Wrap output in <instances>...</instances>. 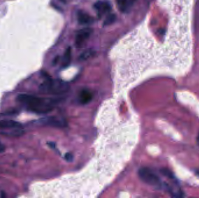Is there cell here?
<instances>
[{
	"label": "cell",
	"instance_id": "cell-1",
	"mask_svg": "<svg viewBox=\"0 0 199 198\" xmlns=\"http://www.w3.org/2000/svg\"><path fill=\"white\" fill-rule=\"evenodd\" d=\"M16 101L25 105L30 112L38 115H44L51 112L54 109L57 100L50 98L22 94L18 95Z\"/></svg>",
	"mask_w": 199,
	"mask_h": 198
},
{
	"label": "cell",
	"instance_id": "cell-2",
	"mask_svg": "<svg viewBox=\"0 0 199 198\" xmlns=\"http://www.w3.org/2000/svg\"><path fill=\"white\" fill-rule=\"evenodd\" d=\"M68 84L60 80H52L50 78L41 83L40 89L41 92L54 95L62 94L68 90Z\"/></svg>",
	"mask_w": 199,
	"mask_h": 198
},
{
	"label": "cell",
	"instance_id": "cell-3",
	"mask_svg": "<svg viewBox=\"0 0 199 198\" xmlns=\"http://www.w3.org/2000/svg\"><path fill=\"white\" fill-rule=\"evenodd\" d=\"M138 174L140 178L147 184L157 189L166 188L168 191L170 188L164 184L161 178L154 171L147 167H142L138 171Z\"/></svg>",
	"mask_w": 199,
	"mask_h": 198
},
{
	"label": "cell",
	"instance_id": "cell-4",
	"mask_svg": "<svg viewBox=\"0 0 199 198\" xmlns=\"http://www.w3.org/2000/svg\"><path fill=\"white\" fill-rule=\"evenodd\" d=\"M93 33L92 29L90 28H84L79 30L75 37V45L77 48H81L89 39Z\"/></svg>",
	"mask_w": 199,
	"mask_h": 198
},
{
	"label": "cell",
	"instance_id": "cell-5",
	"mask_svg": "<svg viewBox=\"0 0 199 198\" xmlns=\"http://www.w3.org/2000/svg\"><path fill=\"white\" fill-rule=\"evenodd\" d=\"M94 7L100 16L109 13L111 10V5L108 1H98L95 3Z\"/></svg>",
	"mask_w": 199,
	"mask_h": 198
},
{
	"label": "cell",
	"instance_id": "cell-6",
	"mask_svg": "<svg viewBox=\"0 0 199 198\" xmlns=\"http://www.w3.org/2000/svg\"><path fill=\"white\" fill-rule=\"evenodd\" d=\"M21 126V124L18 122L12 120H0V129L5 130V131L16 129H19L20 128Z\"/></svg>",
	"mask_w": 199,
	"mask_h": 198
},
{
	"label": "cell",
	"instance_id": "cell-7",
	"mask_svg": "<svg viewBox=\"0 0 199 198\" xmlns=\"http://www.w3.org/2000/svg\"><path fill=\"white\" fill-rule=\"evenodd\" d=\"M93 98L91 92L87 89H83L81 90L78 95V101L83 105L90 102Z\"/></svg>",
	"mask_w": 199,
	"mask_h": 198
},
{
	"label": "cell",
	"instance_id": "cell-8",
	"mask_svg": "<svg viewBox=\"0 0 199 198\" xmlns=\"http://www.w3.org/2000/svg\"><path fill=\"white\" fill-rule=\"evenodd\" d=\"M77 21L79 24L84 25L91 24L93 23L94 19L89 14L83 11H79L77 14Z\"/></svg>",
	"mask_w": 199,
	"mask_h": 198
},
{
	"label": "cell",
	"instance_id": "cell-9",
	"mask_svg": "<svg viewBox=\"0 0 199 198\" xmlns=\"http://www.w3.org/2000/svg\"><path fill=\"white\" fill-rule=\"evenodd\" d=\"M72 58V50L70 47H68L66 49L63 57L62 59V67L67 68L70 63Z\"/></svg>",
	"mask_w": 199,
	"mask_h": 198
},
{
	"label": "cell",
	"instance_id": "cell-10",
	"mask_svg": "<svg viewBox=\"0 0 199 198\" xmlns=\"http://www.w3.org/2000/svg\"><path fill=\"white\" fill-rule=\"evenodd\" d=\"M95 54V52L92 50V49H87L84 51L83 53H82L79 57V59L80 61H86L87 59H90V58H91L92 56H93Z\"/></svg>",
	"mask_w": 199,
	"mask_h": 198
},
{
	"label": "cell",
	"instance_id": "cell-11",
	"mask_svg": "<svg viewBox=\"0 0 199 198\" xmlns=\"http://www.w3.org/2000/svg\"><path fill=\"white\" fill-rule=\"evenodd\" d=\"M118 6L121 11L125 12L130 6L128 0H118Z\"/></svg>",
	"mask_w": 199,
	"mask_h": 198
},
{
	"label": "cell",
	"instance_id": "cell-12",
	"mask_svg": "<svg viewBox=\"0 0 199 198\" xmlns=\"http://www.w3.org/2000/svg\"><path fill=\"white\" fill-rule=\"evenodd\" d=\"M117 19V17L115 14H110L105 19L104 22V26H108L114 23Z\"/></svg>",
	"mask_w": 199,
	"mask_h": 198
},
{
	"label": "cell",
	"instance_id": "cell-13",
	"mask_svg": "<svg viewBox=\"0 0 199 198\" xmlns=\"http://www.w3.org/2000/svg\"><path fill=\"white\" fill-rule=\"evenodd\" d=\"M65 159H66V160H68V161H70V160H72V155H70V153H67V154L66 155V156H65Z\"/></svg>",
	"mask_w": 199,
	"mask_h": 198
},
{
	"label": "cell",
	"instance_id": "cell-14",
	"mask_svg": "<svg viewBox=\"0 0 199 198\" xmlns=\"http://www.w3.org/2000/svg\"><path fill=\"white\" fill-rule=\"evenodd\" d=\"M5 150V146L2 144L0 143V153L4 152Z\"/></svg>",
	"mask_w": 199,
	"mask_h": 198
},
{
	"label": "cell",
	"instance_id": "cell-15",
	"mask_svg": "<svg viewBox=\"0 0 199 198\" xmlns=\"http://www.w3.org/2000/svg\"><path fill=\"white\" fill-rule=\"evenodd\" d=\"M128 2H129V5H130V6H131V5H132L133 4V2L136 1V0H128Z\"/></svg>",
	"mask_w": 199,
	"mask_h": 198
},
{
	"label": "cell",
	"instance_id": "cell-16",
	"mask_svg": "<svg viewBox=\"0 0 199 198\" xmlns=\"http://www.w3.org/2000/svg\"><path fill=\"white\" fill-rule=\"evenodd\" d=\"M197 142H198V143H199V136H198V138H197Z\"/></svg>",
	"mask_w": 199,
	"mask_h": 198
}]
</instances>
